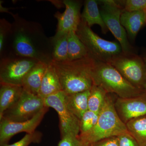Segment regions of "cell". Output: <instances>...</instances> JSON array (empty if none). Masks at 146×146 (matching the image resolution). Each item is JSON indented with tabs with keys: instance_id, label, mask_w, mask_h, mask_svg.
Instances as JSON below:
<instances>
[{
	"instance_id": "30",
	"label": "cell",
	"mask_w": 146,
	"mask_h": 146,
	"mask_svg": "<svg viewBox=\"0 0 146 146\" xmlns=\"http://www.w3.org/2000/svg\"><path fill=\"white\" fill-rule=\"evenodd\" d=\"M5 35L3 31L1 30L0 32V51H2L4 42Z\"/></svg>"
},
{
	"instance_id": "19",
	"label": "cell",
	"mask_w": 146,
	"mask_h": 146,
	"mask_svg": "<svg viewBox=\"0 0 146 146\" xmlns=\"http://www.w3.org/2000/svg\"><path fill=\"white\" fill-rule=\"evenodd\" d=\"M68 60L82 59L90 56L86 47L81 42L76 31L68 34Z\"/></svg>"
},
{
	"instance_id": "4",
	"label": "cell",
	"mask_w": 146,
	"mask_h": 146,
	"mask_svg": "<svg viewBox=\"0 0 146 146\" xmlns=\"http://www.w3.org/2000/svg\"><path fill=\"white\" fill-rule=\"evenodd\" d=\"M76 33L86 47L90 57L95 60L109 63L123 53L119 42L103 39L81 21Z\"/></svg>"
},
{
	"instance_id": "28",
	"label": "cell",
	"mask_w": 146,
	"mask_h": 146,
	"mask_svg": "<svg viewBox=\"0 0 146 146\" xmlns=\"http://www.w3.org/2000/svg\"><path fill=\"white\" fill-rule=\"evenodd\" d=\"M119 146H139L135 138L129 133L117 136Z\"/></svg>"
},
{
	"instance_id": "24",
	"label": "cell",
	"mask_w": 146,
	"mask_h": 146,
	"mask_svg": "<svg viewBox=\"0 0 146 146\" xmlns=\"http://www.w3.org/2000/svg\"><path fill=\"white\" fill-rule=\"evenodd\" d=\"M99 113L88 110L80 120V132L79 136H83L91 131L96 124Z\"/></svg>"
},
{
	"instance_id": "31",
	"label": "cell",
	"mask_w": 146,
	"mask_h": 146,
	"mask_svg": "<svg viewBox=\"0 0 146 146\" xmlns=\"http://www.w3.org/2000/svg\"><path fill=\"white\" fill-rule=\"evenodd\" d=\"M143 58V59L144 60V61H145V67H146V81H145V91L146 92V56H145Z\"/></svg>"
},
{
	"instance_id": "5",
	"label": "cell",
	"mask_w": 146,
	"mask_h": 146,
	"mask_svg": "<svg viewBox=\"0 0 146 146\" xmlns=\"http://www.w3.org/2000/svg\"><path fill=\"white\" fill-rule=\"evenodd\" d=\"M98 2L105 24L119 43L123 53H133V47L129 41L125 29L121 23V16L123 10L122 7L118 1L102 0Z\"/></svg>"
},
{
	"instance_id": "32",
	"label": "cell",
	"mask_w": 146,
	"mask_h": 146,
	"mask_svg": "<svg viewBox=\"0 0 146 146\" xmlns=\"http://www.w3.org/2000/svg\"><path fill=\"white\" fill-rule=\"evenodd\" d=\"M146 146V145H145V146Z\"/></svg>"
},
{
	"instance_id": "22",
	"label": "cell",
	"mask_w": 146,
	"mask_h": 146,
	"mask_svg": "<svg viewBox=\"0 0 146 146\" xmlns=\"http://www.w3.org/2000/svg\"><path fill=\"white\" fill-rule=\"evenodd\" d=\"M107 92L100 86H92L88 98V110L99 113L107 98Z\"/></svg>"
},
{
	"instance_id": "12",
	"label": "cell",
	"mask_w": 146,
	"mask_h": 146,
	"mask_svg": "<svg viewBox=\"0 0 146 146\" xmlns=\"http://www.w3.org/2000/svg\"><path fill=\"white\" fill-rule=\"evenodd\" d=\"M115 106L125 123L134 118L146 116V92L133 98H119Z\"/></svg>"
},
{
	"instance_id": "15",
	"label": "cell",
	"mask_w": 146,
	"mask_h": 146,
	"mask_svg": "<svg viewBox=\"0 0 146 146\" xmlns=\"http://www.w3.org/2000/svg\"><path fill=\"white\" fill-rule=\"evenodd\" d=\"M63 91L54 66L51 62L49 63L41 84L37 96L44 100L47 97Z\"/></svg>"
},
{
	"instance_id": "33",
	"label": "cell",
	"mask_w": 146,
	"mask_h": 146,
	"mask_svg": "<svg viewBox=\"0 0 146 146\" xmlns=\"http://www.w3.org/2000/svg\"><path fill=\"white\" fill-rule=\"evenodd\" d=\"M91 146V145H90V146Z\"/></svg>"
},
{
	"instance_id": "25",
	"label": "cell",
	"mask_w": 146,
	"mask_h": 146,
	"mask_svg": "<svg viewBox=\"0 0 146 146\" xmlns=\"http://www.w3.org/2000/svg\"><path fill=\"white\" fill-rule=\"evenodd\" d=\"M42 133L39 131H35L31 133H27L20 141L11 145L5 146H29L32 143H39L42 138Z\"/></svg>"
},
{
	"instance_id": "11",
	"label": "cell",
	"mask_w": 146,
	"mask_h": 146,
	"mask_svg": "<svg viewBox=\"0 0 146 146\" xmlns=\"http://www.w3.org/2000/svg\"><path fill=\"white\" fill-rule=\"evenodd\" d=\"M39 61L28 58L12 60L3 64L0 70L1 84L22 86L27 74Z\"/></svg>"
},
{
	"instance_id": "26",
	"label": "cell",
	"mask_w": 146,
	"mask_h": 146,
	"mask_svg": "<svg viewBox=\"0 0 146 146\" xmlns=\"http://www.w3.org/2000/svg\"><path fill=\"white\" fill-rule=\"evenodd\" d=\"M124 10L128 11L146 10V0L118 1Z\"/></svg>"
},
{
	"instance_id": "2",
	"label": "cell",
	"mask_w": 146,
	"mask_h": 146,
	"mask_svg": "<svg viewBox=\"0 0 146 146\" xmlns=\"http://www.w3.org/2000/svg\"><path fill=\"white\" fill-rule=\"evenodd\" d=\"M91 75L94 85L101 87L107 93L117 94L119 98H133L146 92L129 82L108 62L94 60Z\"/></svg>"
},
{
	"instance_id": "29",
	"label": "cell",
	"mask_w": 146,
	"mask_h": 146,
	"mask_svg": "<svg viewBox=\"0 0 146 146\" xmlns=\"http://www.w3.org/2000/svg\"><path fill=\"white\" fill-rule=\"evenodd\" d=\"M92 146H119L117 137L106 138L91 145Z\"/></svg>"
},
{
	"instance_id": "17",
	"label": "cell",
	"mask_w": 146,
	"mask_h": 146,
	"mask_svg": "<svg viewBox=\"0 0 146 146\" xmlns=\"http://www.w3.org/2000/svg\"><path fill=\"white\" fill-rule=\"evenodd\" d=\"M23 91V86L1 84L0 89V119L7 109L18 101Z\"/></svg>"
},
{
	"instance_id": "6",
	"label": "cell",
	"mask_w": 146,
	"mask_h": 146,
	"mask_svg": "<svg viewBox=\"0 0 146 146\" xmlns=\"http://www.w3.org/2000/svg\"><path fill=\"white\" fill-rule=\"evenodd\" d=\"M109 63L131 84L145 91L146 67L143 58L134 53H122L112 58Z\"/></svg>"
},
{
	"instance_id": "16",
	"label": "cell",
	"mask_w": 146,
	"mask_h": 146,
	"mask_svg": "<svg viewBox=\"0 0 146 146\" xmlns=\"http://www.w3.org/2000/svg\"><path fill=\"white\" fill-rule=\"evenodd\" d=\"M98 5V2L96 0L85 1L83 12L81 15V21L90 27L94 25H98L102 33L105 34L109 30L103 21Z\"/></svg>"
},
{
	"instance_id": "18",
	"label": "cell",
	"mask_w": 146,
	"mask_h": 146,
	"mask_svg": "<svg viewBox=\"0 0 146 146\" xmlns=\"http://www.w3.org/2000/svg\"><path fill=\"white\" fill-rule=\"evenodd\" d=\"M90 90L72 94H67L65 92L67 107L80 121L84 113L88 110V98Z\"/></svg>"
},
{
	"instance_id": "3",
	"label": "cell",
	"mask_w": 146,
	"mask_h": 146,
	"mask_svg": "<svg viewBox=\"0 0 146 146\" xmlns=\"http://www.w3.org/2000/svg\"><path fill=\"white\" fill-rule=\"evenodd\" d=\"M127 133L129 132L126 124L120 117L112 100L107 96L96 125L89 133L79 136L89 146L104 139Z\"/></svg>"
},
{
	"instance_id": "14",
	"label": "cell",
	"mask_w": 146,
	"mask_h": 146,
	"mask_svg": "<svg viewBox=\"0 0 146 146\" xmlns=\"http://www.w3.org/2000/svg\"><path fill=\"white\" fill-rule=\"evenodd\" d=\"M49 63L39 60L30 71L23 81V90L30 94L38 95Z\"/></svg>"
},
{
	"instance_id": "10",
	"label": "cell",
	"mask_w": 146,
	"mask_h": 146,
	"mask_svg": "<svg viewBox=\"0 0 146 146\" xmlns=\"http://www.w3.org/2000/svg\"><path fill=\"white\" fill-rule=\"evenodd\" d=\"M65 9L63 13H56L58 21L57 31L53 38L54 42L72 31L76 32L81 22V4L77 1L65 0L63 1Z\"/></svg>"
},
{
	"instance_id": "21",
	"label": "cell",
	"mask_w": 146,
	"mask_h": 146,
	"mask_svg": "<svg viewBox=\"0 0 146 146\" xmlns=\"http://www.w3.org/2000/svg\"><path fill=\"white\" fill-rule=\"evenodd\" d=\"M125 124L129 132L139 146L146 145V115L134 118Z\"/></svg>"
},
{
	"instance_id": "8",
	"label": "cell",
	"mask_w": 146,
	"mask_h": 146,
	"mask_svg": "<svg viewBox=\"0 0 146 146\" xmlns=\"http://www.w3.org/2000/svg\"><path fill=\"white\" fill-rule=\"evenodd\" d=\"M63 91L47 97L44 100L45 106L52 108L58 114L61 138L68 134L79 136L80 121L68 109Z\"/></svg>"
},
{
	"instance_id": "20",
	"label": "cell",
	"mask_w": 146,
	"mask_h": 146,
	"mask_svg": "<svg viewBox=\"0 0 146 146\" xmlns=\"http://www.w3.org/2000/svg\"><path fill=\"white\" fill-rule=\"evenodd\" d=\"M14 45L15 51L18 55L38 60L37 52L31 40L23 33L20 32L16 35Z\"/></svg>"
},
{
	"instance_id": "1",
	"label": "cell",
	"mask_w": 146,
	"mask_h": 146,
	"mask_svg": "<svg viewBox=\"0 0 146 146\" xmlns=\"http://www.w3.org/2000/svg\"><path fill=\"white\" fill-rule=\"evenodd\" d=\"M94 59L90 56L74 60H52L62 86L67 94L91 90L94 85L91 70Z\"/></svg>"
},
{
	"instance_id": "7",
	"label": "cell",
	"mask_w": 146,
	"mask_h": 146,
	"mask_svg": "<svg viewBox=\"0 0 146 146\" xmlns=\"http://www.w3.org/2000/svg\"><path fill=\"white\" fill-rule=\"evenodd\" d=\"M46 107L44 100L23 90L21 98L3 114L0 120L21 122L32 119Z\"/></svg>"
},
{
	"instance_id": "27",
	"label": "cell",
	"mask_w": 146,
	"mask_h": 146,
	"mask_svg": "<svg viewBox=\"0 0 146 146\" xmlns=\"http://www.w3.org/2000/svg\"><path fill=\"white\" fill-rule=\"evenodd\" d=\"M58 146H89L82 141L79 136L68 134L61 138Z\"/></svg>"
},
{
	"instance_id": "23",
	"label": "cell",
	"mask_w": 146,
	"mask_h": 146,
	"mask_svg": "<svg viewBox=\"0 0 146 146\" xmlns=\"http://www.w3.org/2000/svg\"><path fill=\"white\" fill-rule=\"evenodd\" d=\"M53 43L52 60L60 62L68 60V34L60 37Z\"/></svg>"
},
{
	"instance_id": "9",
	"label": "cell",
	"mask_w": 146,
	"mask_h": 146,
	"mask_svg": "<svg viewBox=\"0 0 146 146\" xmlns=\"http://www.w3.org/2000/svg\"><path fill=\"white\" fill-rule=\"evenodd\" d=\"M48 108L46 106L33 117L25 121L15 122L4 119L0 120V146L8 145L11 138L17 133L35 132Z\"/></svg>"
},
{
	"instance_id": "13",
	"label": "cell",
	"mask_w": 146,
	"mask_h": 146,
	"mask_svg": "<svg viewBox=\"0 0 146 146\" xmlns=\"http://www.w3.org/2000/svg\"><path fill=\"white\" fill-rule=\"evenodd\" d=\"M121 22L125 29L128 38L133 41L139 31L146 25V10L128 11L123 9Z\"/></svg>"
}]
</instances>
